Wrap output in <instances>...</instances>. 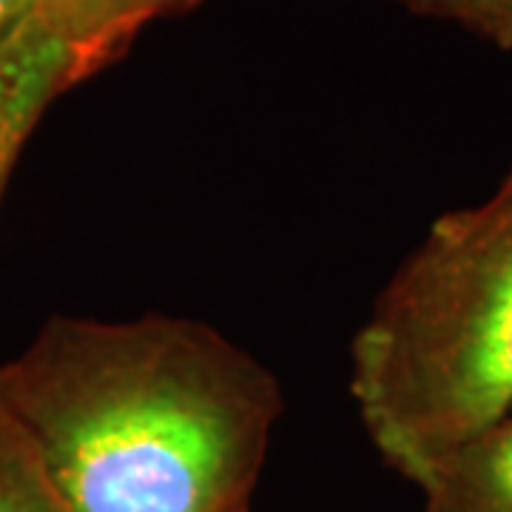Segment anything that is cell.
Masks as SVG:
<instances>
[{"label": "cell", "instance_id": "2", "mask_svg": "<svg viewBox=\"0 0 512 512\" xmlns=\"http://www.w3.org/2000/svg\"><path fill=\"white\" fill-rule=\"evenodd\" d=\"M350 362L367 436L416 487L512 419V165L493 197L430 225L379 293Z\"/></svg>", "mask_w": 512, "mask_h": 512}, {"label": "cell", "instance_id": "6", "mask_svg": "<svg viewBox=\"0 0 512 512\" xmlns=\"http://www.w3.org/2000/svg\"><path fill=\"white\" fill-rule=\"evenodd\" d=\"M0 512H66L20 424L0 402Z\"/></svg>", "mask_w": 512, "mask_h": 512}, {"label": "cell", "instance_id": "1", "mask_svg": "<svg viewBox=\"0 0 512 512\" xmlns=\"http://www.w3.org/2000/svg\"><path fill=\"white\" fill-rule=\"evenodd\" d=\"M18 421L66 512H251L279 384L194 319H49L0 365Z\"/></svg>", "mask_w": 512, "mask_h": 512}, {"label": "cell", "instance_id": "5", "mask_svg": "<svg viewBox=\"0 0 512 512\" xmlns=\"http://www.w3.org/2000/svg\"><path fill=\"white\" fill-rule=\"evenodd\" d=\"M421 493L424 512H512V419L444 458Z\"/></svg>", "mask_w": 512, "mask_h": 512}, {"label": "cell", "instance_id": "3", "mask_svg": "<svg viewBox=\"0 0 512 512\" xmlns=\"http://www.w3.org/2000/svg\"><path fill=\"white\" fill-rule=\"evenodd\" d=\"M77 83L72 55L35 12L0 40V194L40 117Z\"/></svg>", "mask_w": 512, "mask_h": 512}, {"label": "cell", "instance_id": "7", "mask_svg": "<svg viewBox=\"0 0 512 512\" xmlns=\"http://www.w3.org/2000/svg\"><path fill=\"white\" fill-rule=\"evenodd\" d=\"M430 18L453 20L498 49H512V0H402Z\"/></svg>", "mask_w": 512, "mask_h": 512}, {"label": "cell", "instance_id": "4", "mask_svg": "<svg viewBox=\"0 0 512 512\" xmlns=\"http://www.w3.org/2000/svg\"><path fill=\"white\" fill-rule=\"evenodd\" d=\"M200 0H37L35 15L66 46L77 80L103 72L128 52L148 23Z\"/></svg>", "mask_w": 512, "mask_h": 512}, {"label": "cell", "instance_id": "8", "mask_svg": "<svg viewBox=\"0 0 512 512\" xmlns=\"http://www.w3.org/2000/svg\"><path fill=\"white\" fill-rule=\"evenodd\" d=\"M37 0H0V40L35 12Z\"/></svg>", "mask_w": 512, "mask_h": 512}]
</instances>
